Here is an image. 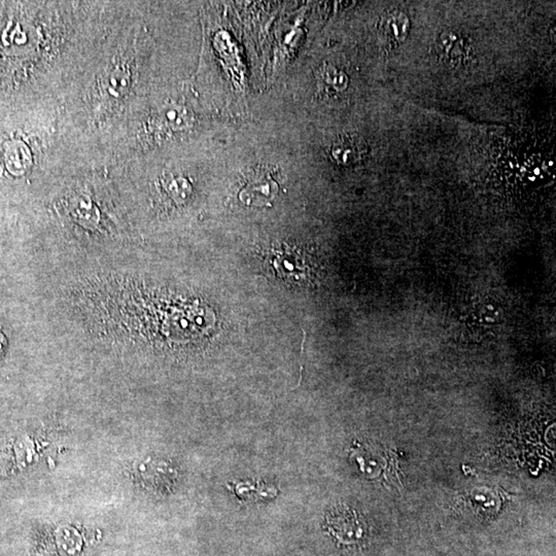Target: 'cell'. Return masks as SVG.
Returning <instances> with one entry per match:
<instances>
[{"label": "cell", "instance_id": "1", "mask_svg": "<svg viewBox=\"0 0 556 556\" xmlns=\"http://www.w3.org/2000/svg\"><path fill=\"white\" fill-rule=\"evenodd\" d=\"M327 527L330 534L344 545H357L367 536L364 518L348 507H338L331 511L327 517Z\"/></svg>", "mask_w": 556, "mask_h": 556}, {"label": "cell", "instance_id": "2", "mask_svg": "<svg viewBox=\"0 0 556 556\" xmlns=\"http://www.w3.org/2000/svg\"><path fill=\"white\" fill-rule=\"evenodd\" d=\"M279 191L277 181L263 169L254 170L239 191V200L250 208H265L274 201Z\"/></svg>", "mask_w": 556, "mask_h": 556}, {"label": "cell", "instance_id": "3", "mask_svg": "<svg viewBox=\"0 0 556 556\" xmlns=\"http://www.w3.org/2000/svg\"><path fill=\"white\" fill-rule=\"evenodd\" d=\"M273 267L279 277L297 280L304 277L305 263L302 257L293 250H280L273 259Z\"/></svg>", "mask_w": 556, "mask_h": 556}, {"label": "cell", "instance_id": "4", "mask_svg": "<svg viewBox=\"0 0 556 556\" xmlns=\"http://www.w3.org/2000/svg\"><path fill=\"white\" fill-rule=\"evenodd\" d=\"M193 118L189 110L185 107H171L161 112L158 117L161 127L166 131H178L187 129L192 124Z\"/></svg>", "mask_w": 556, "mask_h": 556}, {"label": "cell", "instance_id": "5", "mask_svg": "<svg viewBox=\"0 0 556 556\" xmlns=\"http://www.w3.org/2000/svg\"><path fill=\"white\" fill-rule=\"evenodd\" d=\"M332 156L338 163L344 165L351 164L360 159L362 156V146L358 139L353 137H342L333 146Z\"/></svg>", "mask_w": 556, "mask_h": 556}, {"label": "cell", "instance_id": "6", "mask_svg": "<svg viewBox=\"0 0 556 556\" xmlns=\"http://www.w3.org/2000/svg\"><path fill=\"white\" fill-rule=\"evenodd\" d=\"M71 211L75 220L85 227H94L100 220L97 209L88 197H79L73 201Z\"/></svg>", "mask_w": 556, "mask_h": 556}, {"label": "cell", "instance_id": "7", "mask_svg": "<svg viewBox=\"0 0 556 556\" xmlns=\"http://www.w3.org/2000/svg\"><path fill=\"white\" fill-rule=\"evenodd\" d=\"M163 187L170 198L176 203H183L192 194V186L183 176H169L163 181Z\"/></svg>", "mask_w": 556, "mask_h": 556}, {"label": "cell", "instance_id": "8", "mask_svg": "<svg viewBox=\"0 0 556 556\" xmlns=\"http://www.w3.org/2000/svg\"><path fill=\"white\" fill-rule=\"evenodd\" d=\"M390 33L395 36V38L402 40L407 33L408 20L405 16H394L390 21Z\"/></svg>", "mask_w": 556, "mask_h": 556}, {"label": "cell", "instance_id": "9", "mask_svg": "<svg viewBox=\"0 0 556 556\" xmlns=\"http://www.w3.org/2000/svg\"><path fill=\"white\" fill-rule=\"evenodd\" d=\"M323 79L328 85H334L336 88L342 90L346 88V80L343 73H338L337 70L333 68H327L323 71Z\"/></svg>", "mask_w": 556, "mask_h": 556}, {"label": "cell", "instance_id": "10", "mask_svg": "<svg viewBox=\"0 0 556 556\" xmlns=\"http://www.w3.org/2000/svg\"><path fill=\"white\" fill-rule=\"evenodd\" d=\"M456 41V34L451 31L443 32L438 41L439 49L448 54Z\"/></svg>", "mask_w": 556, "mask_h": 556}, {"label": "cell", "instance_id": "11", "mask_svg": "<svg viewBox=\"0 0 556 556\" xmlns=\"http://www.w3.org/2000/svg\"><path fill=\"white\" fill-rule=\"evenodd\" d=\"M466 53H467V45L463 41H456L448 54L451 56L452 61L461 62L465 58Z\"/></svg>", "mask_w": 556, "mask_h": 556}]
</instances>
